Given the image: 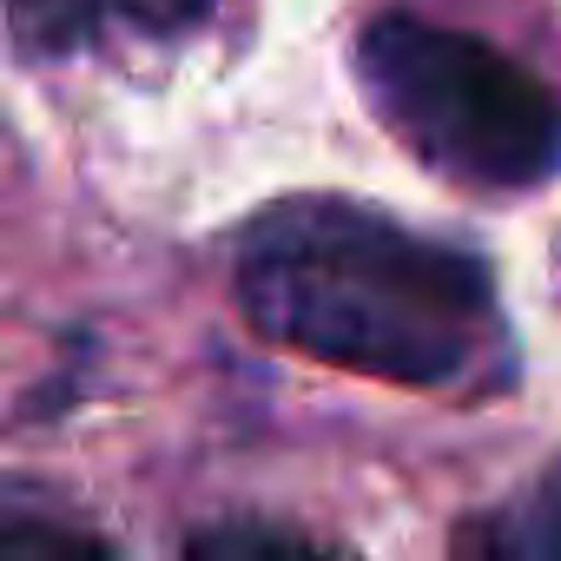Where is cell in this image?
<instances>
[{"instance_id": "6da1fadb", "label": "cell", "mask_w": 561, "mask_h": 561, "mask_svg": "<svg viewBox=\"0 0 561 561\" xmlns=\"http://www.w3.org/2000/svg\"><path fill=\"white\" fill-rule=\"evenodd\" d=\"M238 305L264 337L403 390L469 383L502 344L482 257L344 198L271 205L238 251Z\"/></svg>"}, {"instance_id": "7a4b0ae2", "label": "cell", "mask_w": 561, "mask_h": 561, "mask_svg": "<svg viewBox=\"0 0 561 561\" xmlns=\"http://www.w3.org/2000/svg\"><path fill=\"white\" fill-rule=\"evenodd\" d=\"M357 80L423 165L476 192H528L561 172V93L469 27L377 14L357 34Z\"/></svg>"}, {"instance_id": "3957f363", "label": "cell", "mask_w": 561, "mask_h": 561, "mask_svg": "<svg viewBox=\"0 0 561 561\" xmlns=\"http://www.w3.org/2000/svg\"><path fill=\"white\" fill-rule=\"evenodd\" d=\"M0 8H8V21H14L27 54H73L113 14L106 0H0Z\"/></svg>"}, {"instance_id": "277c9868", "label": "cell", "mask_w": 561, "mask_h": 561, "mask_svg": "<svg viewBox=\"0 0 561 561\" xmlns=\"http://www.w3.org/2000/svg\"><path fill=\"white\" fill-rule=\"evenodd\" d=\"M0 554H14V561H27V554H106V541L47 515V508H14V495H0Z\"/></svg>"}, {"instance_id": "5b68a950", "label": "cell", "mask_w": 561, "mask_h": 561, "mask_svg": "<svg viewBox=\"0 0 561 561\" xmlns=\"http://www.w3.org/2000/svg\"><path fill=\"white\" fill-rule=\"evenodd\" d=\"M495 541L515 548V554H561V476H548L541 495L508 528H495Z\"/></svg>"}, {"instance_id": "8992f818", "label": "cell", "mask_w": 561, "mask_h": 561, "mask_svg": "<svg viewBox=\"0 0 561 561\" xmlns=\"http://www.w3.org/2000/svg\"><path fill=\"white\" fill-rule=\"evenodd\" d=\"M106 8L119 14V21H133V27H146V34H185V27H198L218 0H106Z\"/></svg>"}]
</instances>
